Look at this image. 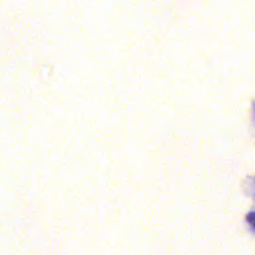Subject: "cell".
I'll use <instances>...</instances> for the list:
<instances>
[{"label":"cell","mask_w":255,"mask_h":255,"mask_svg":"<svg viewBox=\"0 0 255 255\" xmlns=\"http://www.w3.org/2000/svg\"><path fill=\"white\" fill-rule=\"evenodd\" d=\"M247 221L255 229V212H251L247 215Z\"/></svg>","instance_id":"obj_1"}]
</instances>
